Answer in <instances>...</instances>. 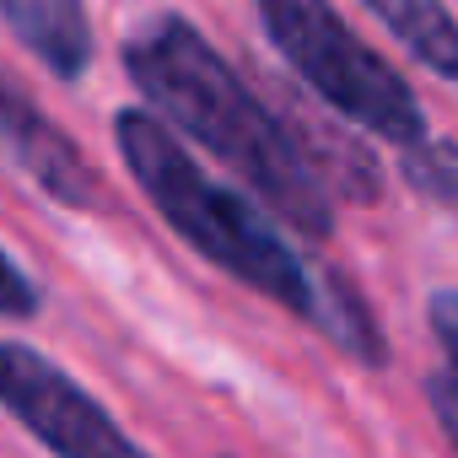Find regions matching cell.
I'll use <instances>...</instances> for the list:
<instances>
[{
	"mask_svg": "<svg viewBox=\"0 0 458 458\" xmlns=\"http://www.w3.org/2000/svg\"><path fill=\"white\" fill-rule=\"evenodd\" d=\"M404 178L415 194L458 216V140H420L404 151Z\"/></svg>",
	"mask_w": 458,
	"mask_h": 458,
	"instance_id": "9c48e42d",
	"label": "cell"
},
{
	"mask_svg": "<svg viewBox=\"0 0 458 458\" xmlns=\"http://www.w3.org/2000/svg\"><path fill=\"white\" fill-rule=\"evenodd\" d=\"M361 6L442 81H458V17L447 0H361Z\"/></svg>",
	"mask_w": 458,
	"mask_h": 458,
	"instance_id": "52a82bcc",
	"label": "cell"
},
{
	"mask_svg": "<svg viewBox=\"0 0 458 458\" xmlns=\"http://www.w3.org/2000/svg\"><path fill=\"white\" fill-rule=\"evenodd\" d=\"M259 28L276 55L351 124L372 130L388 146H420L426 119L410 81L329 6V0H254Z\"/></svg>",
	"mask_w": 458,
	"mask_h": 458,
	"instance_id": "3957f363",
	"label": "cell"
},
{
	"mask_svg": "<svg viewBox=\"0 0 458 458\" xmlns=\"http://www.w3.org/2000/svg\"><path fill=\"white\" fill-rule=\"evenodd\" d=\"M0 404L55 458H146L114 415L33 345L0 340Z\"/></svg>",
	"mask_w": 458,
	"mask_h": 458,
	"instance_id": "277c9868",
	"label": "cell"
},
{
	"mask_svg": "<svg viewBox=\"0 0 458 458\" xmlns=\"http://www.w3.org/2000/svg\"><path fill=\"white\" fill-rule=\"evenodd\" d=\"M38 313V286L28 281V270L0 249V318H33Z\"/></svg>",
	"mask_w": 458,
	"mask_h": 458,
	"instance_id": "30bf717a",
	"label": "cell"
},
{
	"mask_svg": "<svg viewBox=\"0 0 458 458\" xmlns=\"http://www.w3.org/2000/svg\"><path fill=\"white\" fill-rule=\"evenodd\" d=\"M426 318H431V335H437V345L447 356V372H437L426 383V399H431L447 442L458 447V292H437L431 308H426Z\"/></svg>",
	"mask_w": 458,
	"mask_h": 458,
	"instance_id": "ba28073f",
	"label": "cell"
},
{
	"mask_svg": "<svg viewBox=\"0 0 458 458\" xmlns=\"http://www.w3.org/2000/svg\"><path fill=\"white\" fill-rule=\"evenodd\" d=\"M124 71L173 130L216 151L276 216L308 238H329L335 205L297 130L254 98V87L199 38L194 22L151 17L124 44Z\"/></svg>",
	"mask_w": 458,
	"mask_h": 458,
	"instance_id": "7a4b0ae2",
	"label": "cell"
},
{
	"mask_svg": "<svg viewBox=\"0 0 458 458\" xmlns=\"http://www.w3.org/2000/svg\"><path fill=\"white\" fill-rule=\"evenodd\" d=\"M12 33L33 60H44L60 81H76L92 60V28L81 0H0Z\"/></svg>",
	"mask_w": 458,
	"mask_h": 458,
	"instance_id": "8992f818",
	"label": "cell"
},
{
	"mask_svg": "<svg viewBox=\"0 0 458 458\" xmlns=\"http://www.w3.org/2000/svg\"><path fill=\"white\" fill-rule=\"evenodd\" d=\"M0 151L60 205H92L98 199V178L81 162V151L28 103V92L12 76H0Z\"/></svg>",
	"mask_w": 458,
	"mask_h": 458,
	"instance_id": "5b68a950",
	"label": "cell"
},
{
	"mask_svg": "<svg viewBox=\"0 0 458 458\" xmlns=\"http://www.w3.org/2000/svg\"><path fill=\"white\" fill-rule=\"evenodd\" d=\"M114 140H119L124 167L135 173V183L157 205V216L173 226V233H183L189 249H199L210 265H221L226 276H238L249 292L270 297L276 308H286V313L308 318L313 329H324L361 367H383L388 361V345H383L372 313L361 308V297L345 281L318 276L259 216V205L243 199L238 189L216 183L178 146V135L157 114L124 108L114 119Z\"/></svg>",
	"mask_w": 458,
	"mask_h": 458,
	"instance_id": "6da1fadb",
	"label": "cell"
}]
</instances>
